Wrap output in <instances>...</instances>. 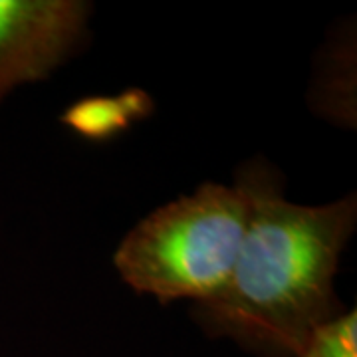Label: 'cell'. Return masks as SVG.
I'll return each instance as SVG.
<instances>
[{"mask_svg":"<svg viewBox=\"0 0 357 357\" xmlns=\"http://www.w3.org/2000/svg\"><path fill=\"white\" fill-rule=\"evenodd\" d=\"M250 203L241 187L204 183L157 208L119 244L114 262L135 292L161 304H204L222 292L243 248Z\"/></svg>","mask_w":357,"mask_h":357,"instance_id":"cell-2","label":"cell"},{"mask_svg":"<svg viewBox=\"0 0 357 357\" xmlns=\"http://www.w3.org/2000/svg\"><path fill=\"white\" fill-rule=\"evenodd\" d=\"M89 10L77 0H0V102L82 50Z\"/></svg>","mask_w":357,"mask_h":357,"instance_id":"cell-3","label":"cell"},{"mask_svg":"<svg viewBox=\"0 0 357 357\" xmlns=\"http://www.w3.org/2000/svg\"><path fill=\"white\" fill-rule=\"evenodd\" d=\"M151 114V96L139 88H129L119 96H93L72 103L62 115V123L82 139L105 143L128 133L133 123Z\"/></svg>","mask_w":357,"mask_h":357,"instance_id":"cell-4","label":"cell"},{"mask_svg":"<svg viewBox=\"0 0 357 357\" xmlns=\"http://www.w3.org/2000/svg\"><path fill=\"white\" fill-rule=\"evenodd\" d=\"M236 187L250 203L241 255L222 292L197 304L192 318L258 357H300L307 335L344 312L333 278L356 230V197L290 203L280 173L262 159L236 169Z\"/></svg>","mask_w":357,"mask_h":357,"instance_id":"cell-1","label":"cell"},{"mask_svg":"<svg viewBox=\"0 0 357 357\" xmlns=\"http://www.w3.org/2000/svg\"><path fill=\"white\" fill-rule=\"evenodd\" d=\"M300 357H357V312H342L307 335Z\"/></svg>","mask_w":357,"mask_h":357,"instance_id":"cell-5","label":"cell"}]
</instances>
